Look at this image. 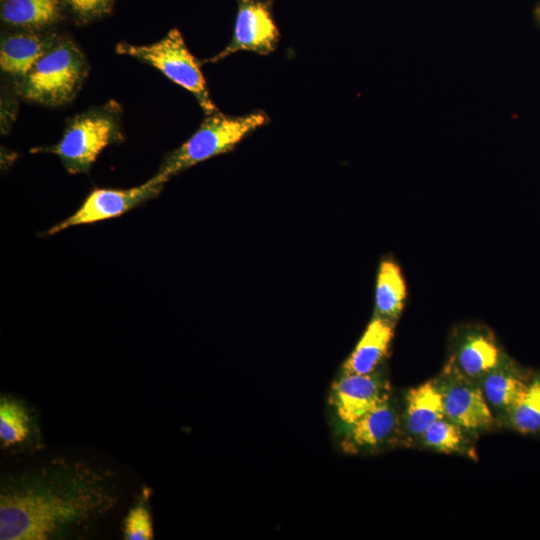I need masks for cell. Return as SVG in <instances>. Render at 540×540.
<instances>
[{"mask_svg": "<svg viewBox=\"0 0 540 540\" xmlns=\"http://www.w3.org/2000/svg\"><path fill=\"white\" fill-rule=\"evenodd\" d=\"M57 37L39 30L24 29L3 35L0 45L2 72L22 80L54 44Z\"/></svg>", "mask_w": 540, "mask_h": 540, "instance_id": "13", "label": "cell"}, {"mask_svg": "<svg viewBox=\"0 0 540 540\" xmlns=\"http://www.w3.org/2000/svg\"><path fill=\"white\" fill-rule=\"evenodd\" d=\"M504 423L520 434L540 436V373H532L524 394Z\"/></svg>", "mask_w": 540, "mask_h": 540, "instance_id": "18", "label": "cell"}, {"mask_svg": "<svg viewBox=\"0 0 540 540\" xmlns=\"http://www.w3.org/2000/svg\"><path fill=\"white\" fill-rule=\"evenodd\" d=\"M388 385L381 373H342L332 385L330 404L341 423L348 428L386 398Z\"/></svg>", "mask_w": 540, "mask_h": 540, "instance_id": "9", "label": "cell"}, {"mask_svg": "<svg viewBox=\"0 0 540 540\" xmlns=\"http://www.w3.org/2000/svg\"><path fill=\"white\" fill-rule=\"evenodd\" d=\"M63 0H1L0 15L5 25L24 30H42L63 18Z\"/></svg>", "mask_w": 540, "mask_h": 540, "instance_id": "16", "label": "cell"}, {"mask_svg": "<svg viewBox=\"0 0 540 540\" xmlns=\"http://www.w3.org/2000/svg\"><path fill=\"white\" fill-rule=\"evenodd\" d=\"M536 16H537V19H538V21L540 23V7H538L537 10H536Z\"/></svg>", "mask_w": 540, "mask_h": 540, "instance_id": "23", "label": "cell"}, {"mask_svg": "<svg viewBox=\"0 0 540 540\" xmlns=\"http://www.w3.org/2000/svg\"><path fill=\"white\" fill-rule=\"evenodd\" d=\"M29 433V416L17 401L2 399L0 404V437L5 446L23 441Z\"/></svg>", "mask_w": 540, "mask_h": 540, "instance_id": "20", "label": "cell"}, {"mask_svg": "<svg viewBox=\"0 0 540 540\" xmlns=\"http://www.w3.org/2000/svg\"><path fill=\"white\" fill-rule=\"evenodd\" d=\"M393 336V322L375 316L343 364L345 374L375 372L386 356Z\"/></svg>", "mask_w": 540, "mask_h": 540, "instance_id": "15", "label": "cell"}, {"mask_svg": "<svg viewBox=\"0 0 540 540\" xmlns=\"http://www.w3.org/2000/svg\"><path fill=\"white\" fill-rule=\"evenodd\" d=\"M400 432L401 415L388 395L349 427L343 448L348 452L379 448Z\"/></svg>", "mask_w": 540, "mask_h": 540, "instance_id": "11", "label": "cell"}, {"mask_svg": "<svg viewBox=\"0 0 540 540\" xmlns=\"http://www.w3.org/2000/svg\"><path fill=\"white\" fill-rule=\"evenodd\" d=\"M532 372L523 369L507 355L479 384L495 416L503 421L519 402L530 381Z\"/></svg>", "mask_w": 540, "mask_h": 540, "instance_id": "12", "label": "cell"}, {"mask_svg": "<svg viewBox=\"0 0 540 540\" xmlns=\"http://www.w3.org/2000/svg\"><path fill=\"white\" fill-rule=\"evenodd\" d=\"M504 356L505 353L487 329L470 327L457 337L448 362L464 376L479 382Z\"/></svg>", "mask_w": 540, "mask_h": 540, "instance_id": "10", "label": "cell"}, {"mask_svg": "<svg viewBox=\"0 0 540 540\" xmlns=\"http://www.w3.org/2000/svg\"><path fill=\"white\" fill-rule=\"evenodd\" d=\"M467 433L469 432L443 417L429 425L416 440L423 446L439 452H465Z\"/></svg>", "mask_w": 540, "mask_h": 540, "instance_id": "19", "label": "cell"}, {"mask_svg": "<svg viewBox=\"0 0 540 540\" xmlns=\"http://www.w3.org/2000/svg\"><path fill=\"white\" fill-rule=\"evenodd\" d=\"M236 17L230 42L216 55L201 63H215L240 51L259 55L272 53L280 33L269 0H235Z\"/></svg>", "mask_w": 540, "mask_h": 540, "instance_id": "8", "label": "cell"}, {"mask_svg": "<svg viewBox=\"0 0 540 540\" xmlns=\"http://www.w3.org/2000/svg\"><path fill=\"white\" fill-rule=\"evenodd\" d=\"M443 417L442 390L437 379H432L408 391L401 414V430L416 440L429 425Z\"/></svg>", "mask_w": 540, "mask_h": 540, "instance_id": "14", "label": "cell"}, {"mask_svg": "<svg viewBox=\"0 0 540 540\" xmlns=\"http://www.w3.org/2000/svg\"><path fill=\"white\" fill-rule=\"evenodd\" d=\"M436 379L442 390L446 418L469 433L494 426L495 416L478 381L461 374L450 362Z\"/></svg>", "mask_w": 540, "mask_h": 540, "instance_id": "7", "label": "cell"}, {"mask_svg": "<svg viewBox=\"0 0 540 540\" xmlns=\"http://www.w3.org/2000/svg\"><path fill=\"white\" fill-rule=\"evenodd\" d=\"M99 501L90 493L22 491L1 494L0 539L43 540L87 516Z\"/></svg>", "mask_w": 540, "mask_h": 540, "instance_id": "1", "label": "cell"}, {"mask_svg": "<svg viewBox=\"0 0 540 540\" xmlns=\"http://www.w3.org/2000/svg\"><path fill=\"white\" fill-rule=\"evenodd\" d=\"M156 174L143 184L126 188H95L69 217L51 227L45 235H54L71 227L93 224L119 217L156 198L164 185Z\"/></svg>", "mask_w": 540, "mask_h": 540, "instance_id": "6", "label": "cell"}, {"mask_svg": "<svg viewBox=\"0 0 540 540\" xmlns=\"http://www.w3.org/2000/svg\"><path fill=\"white\" fill-rule=\"evenodd\" d=\"M87 70L85 56L78 46L67 37H57L21 80L19 92L28 101L61 106L76 96Z\"/></svg>", "mask_w": 540, "mask_h": 540, "instance_id": "4", "label": "cell"}, {"mask_svg": "<svg viewBox=\"0 0 540 540\" xmlns=\"http://www.w3.org/2000/svg\"><path fill=\"white\" fill-rule=\"evenodd\" d=\"M268 122V115L260 110L240 116L220 111L206 115L194 134L164 158L156 175L167 183L184 170L231 151L246 136Z\"/></svg>", "mask_w": 540, "mask_h": 540, "instance_id": "2", "label": "cell"}, {"mask_svg": "<svg viewBox=\"0 0 540 540\" xmlns=\"http://www.w3.org/2000/svg\"><path fill=\"white\" fill-rule=\"evenodd\" d=\"M116 52L159 70L173 83L190 92L206 115L219 111L209 94L200 62L192 55L178 29H171L159 41L147 45L118 43Z\"/></svg>", "mask_w": 540, "mask_h": 540, "instance_id": "5", "label": "cell"}, {"mask_svg": "<svg viewBox=\"0 0 540 540\" xmlns=\"http://www.w3.org/2000/svg\"><path fill=\"white\" fill-rule=\"evenodd\" d=\"M118 110L116 104H107L77 114L67 121L56 144L31 152L57 155L70 174L88 173L107 146L123 141Z\"/></svg>", "mask_w": 540, "mask_h": 540, "instance_id": "3", "label": "cell"}, {"mask_svg": "<svg viewBox=\"0 0 540 540\" xmlns=\"http://www.w3.org/2000/svg\"><path fill=\"white\" fill-rule=\"evenodd\" d=\"M125 538L128 540H148L153 538L149 512L143 506L131 509L125 519Z\"/></svg>", "mask_w": 540, "mask_h": 540, "instance_id": "21", "label": "cell"}, {"mask_svg": "<svg viewBox=\"0 0 540 540\" xmlns=\"http://www.w3.org/2000/svg\"><path fill=\"white\" fill-rule=\"evenodd\" d=\"M406 299V285L399 266L392 260L381 263L376 282L375 316L395 321Z\"/></svg>", "mask_w": 540, "mask_h": 540, "instance_id": "17", "label": "cell"}, {"mask_svg": "<svg viewBox=\"0 0 540 540\" xmlns=\"http://www.w3.org/2000/svg\"><path fill=\"white\" fill-rule=\"evenodd\" d=\"M74 17L85 23L110 12L114 0H63Z\"/></svg>", "mask_w": 540, "mask_h": 540, "instance_id": "22", "label": "cell"}]
</instances>
